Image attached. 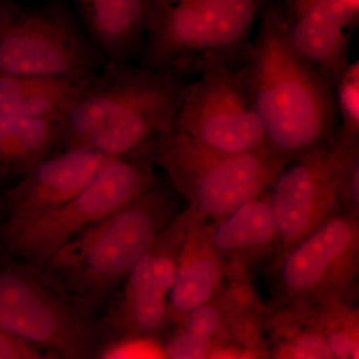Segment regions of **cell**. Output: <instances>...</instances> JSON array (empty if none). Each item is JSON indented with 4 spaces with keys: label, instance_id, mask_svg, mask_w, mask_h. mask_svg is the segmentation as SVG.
I'll use <instances>...</instances> for the list:
<instances>
[{
    "label": "cell",
    "instance_id": "6da1fadb",
    "mask_svg": "<svg viewBox=\"0 0 359 359\" xmlns=\"http://www.w3.org/2000/svg\"><path fill=\"white\" fill-rule=\"evenodd\" d=\"M261 27L236 69L254 104L273 154L290 163L334 140L339 111L327 77L290 44L273 1Z\"/></svg>",
    "mask_w": 359,
    "mask_h": 359
},
{
    "label": "cell",
    "instance_id": "7a4b0ae2",
    "mask_svg": "<svg viewBox=\"0 0 359 359\" xmlns=\"http://www.w3.org/2000/svg\"><path fill=\"white\" fill-rule=\"evenodd\" d=\"M187 80L130 62H105L59 120L61 150L120 157L174 128Z\"/></svg>",
    "mask_w": 359,
    "mask_h": 359
},
{
    "label": "cell",
    "instance_id": "3957f363",
    "mask_svg": "<svg viewBox=\"0 0 359 359\" xmlns=\"http://www.w3.org/2000/svg\"><path fill=\"white\" fill-rule=\"evenodd\" d=\"M271 0H146L141 65L186 80L212 66L237 68Z\"/></svg>",
    "mask_w": 359,
    "mask_h": 359
},
{
    "label": "cell",
    "instance_id": "277c9868",
    "mask_svg": "<svg viewBox=\"0 0 359 359\" xmlns=\"http://www.w3.org/2000/svg\"><path fill=\"white\" fill-rule=\"evenodd\" d=\"M177 203L173 188L155 186L72 238L46 264L81 297L97 299L126 278L171 223Z\"/></svg>",
    "mask_w": 359,
    "mask_h": 359
},
{
    "label": "cell",
    "instance_id": "5b68a950",
    "mask_svg": "<svg viewBox=\"0 0 359 359\" xmlns=\"http://www.w3.org/2000/svg\"><path fill=\"white\" fill-rule=\"evenodd\" d=\"M153 161L198 218L214 222L268 192L289 163L269 148L226 155L200 147L176 126L156 138Z\"/></svg>",
    "mask_w": 359,
    "mask_h": 359
},
{
    "label": "cell",
    "instance_id": "8992f818",
    "mask_svg": "<svg viewBox=\"0 0 359 359\" xmlns=\"http://www.w3.org/2000/svg\"><path fill=\"white\" fill-rule=\"evenodd\" d=\"M155 139L110 158L86 188L55 211L32 221L6 223L7 244L26 259L46 264L82 231L154 188L158 185L152 167Z\"/></svg>",
    "mask_w": 359,
    "mask_h": 359
},
{
    "label": "cell",
    "instance_id": "52a82bcc",
    "mask_svg": "<svg viewBox=\"0 0 359 359\" xmlns=\"http://www.w3.org/2000/svg\"><path fill=\"white\" fill-rule=\"evenodd\" d=\"M101 63L98 50L60 2L30 8L0 0V73L85 80Z\"/></svg>",
    "mask_w": 359,
    "mask_h": 359
},
{
    "label": "cell",
    "instance_id": "ba28073f",
    "mask_svg": "<svg viewBox=\"0 0 359 359\" xmlns=\"http://www.w3.org/2000/svg\"><path fill=\"white\" fill-rule=\"evenodd\" d=\"M358 138L337 130L334 140L280 170L269 190L283 256L341 210L339 190Z\"/></svg>",
    "mask_w": 359,
    "mask_h": 359
},
{
    "label": "cell",
    "instance_id": "9c48e42d",
    "mask_svg": "<svg viewBox=\"0 0 359 359\" xmlns=\"http://www.w3.org/2000/svg\"><path fill=\"white\" fill-rule=\"evenodd\" d=\"M176 125L194 143L219 154L268 148L254 104L237 69L229 66H212L186 84Z\"/></svg>",
    "mask_w": 359,
    "mask_h": 359
},
{
    "label": "cell",
    "instance_id": "30bf717a",
    "mask_svg": "<svg viewBox=\"0 0 359 359\" xmlns=\"http://www.w3.org/2000/svg\"><path fill=\"white\" fill-rule=\"evenodd\" d=\"M356 217L340 210L283 255L280 287L290 299H323L348 282L358 259Z\"/></svg>",
    "mask_w": 359,
    "mask_h": 359
},
{
    "label": "cell",
    "instance_id": "8fae6325",
    "mask_svg": "<svg viewBox=\"0 0 359 359\" xmlns=\"http://www.w3.org/2000/svg\"><path fill=\"white\" fill-rule=\"evenodd\" d=\"M290 44L323 72L334 89L348 67V48L358 18V0H271Z\"/></svg>",
    "mask_w": 359,
    "mask_h": 359
},
{
    "label": "cell",
    "instance_id": "7c38bea8",
    "mask_svg": "<svg viewBox=\"0 0 359 359\" xmlns=\"http://www.w3.org/2000/svg\"><path fill=\"white\" fill-rule=\"evenodd\" d=\"M71 304L32 273L0 266V330L23 342L62 346L74 327Z\"/></svg>",
    "mask_w": 359,
    "mask_h": 359
},
{
    "label": "cell",
    "instance_id": "4fadbf2b",
    "mask_svg": "<svg viewBox=\"0 0 359 359\" xmlns=\"http://www.w3.org/2000/svg\"><path fill=\"white\" fill-rule=\"evenodd\" d=\"M109 159L89 149H66L45 158L7 192L6 223L32 221L62 207Z\"/></svg>",
    "mask_w": 359,
    "mask_h": 359
},
{
    "label": "cell",
    "instance_id": "5bb4252c",
    "mask_svg": "<svg viewBox=\"0 0 359 359\" xmlns=\"http://www.w3.org/2000/svg\"><path fill=\"white\" fill-rule=\"evenodd\" d=\"M187 224L186 211L172 219L125 278L120 311L125 320L137 330L154 332L169 314L168 302Z\"/></svg>",
    "mask_w": 359,
    "mask_h": 359
},
{
    "label": "cell",
    "instance_id": "9a60e30c",
    "mask_svg": "<svg viewBox=\"0 0 359 359\" xmlns=\"http://www.w3.org/2000/svg\"><path fill=\"white\" fill-rule=\"evenodd\" d=\"M188 212V224L182 245L168 313L186 318L195 309L211 302L224 278L221 256L212 249L204 219Z\"/></svg>",
    "mask_w": 359,
    "mask_h": 359
},
{
    "label": "cell",
    "instance_id": "2e32d148",
    "mask_svg": "<svg viewBox=\"0 0 359 359\" xmlns=\"http://www.w3.org/2000/svg\"><path fill=\"white\" fill-rule=\"evenodd\" d=\"M89 39L105 62H130L143 48L146 0H74Z\"/></svg>",
    "mask_w": 359,
    "mask_h": 359
},
{
    "label": "cell",
    "instance_id": "e0dca14e",
    "mask_svg": "<svg viewBox=\"0 0 359 359\" xmlns=\"http://www.w3.org/2000/svg\"><path fill=\"white\" fill-rule=\"evenodd\" d=\"M86 81L0 73V114L59 121Z\"/></svg>",
    "mask_w": 359,
    "mask_h": 359
},
{
    "label": "cell",
    "instance_id": "ac0fdd59",
    "mask_svg": "<svg viewBox=\"0 0 359 359\" xmlns=\"http://www.w3.org/2000/svg\"><path fill=\"white\" fill-rule=\"evenodd\" d=\"M58 144V120L0 114V180L20 179Z\"/></svg>",
    "mask_w": 359,
    "mask_h": 359
},
{
    "label": "cell",
    "instance_id": "d6986e66",
    "mask_svg": "<svg viewBox=\"0 0 359 359\" xmlns=\"http://www.w3.org/2000/svg\"><path fill=\"white\" fill-rule=\"evenodd\" d=\"M209 241L219 256H241L278 242L269 191L208 226Z\"/></svg>",
    "mask_w": 359,
    "mask_h": 359
},
{
    "label": "cell",
    "instance_id": "ffe728a7",
    "mask_svg": "<svg viewBox=\"0 0 359 359\" xmlns=\"http://www.w3.org/2000/svg\"><path fill=\"white\" fill-rule=\"evenodd\" d=\"M337 111L342 120V133L358 138L359 131V65H349L335 86Z\"/></svg>",
    "mask_w": 359,
    "mask_h": 359
},
{
    "label": "cell",
    "instance_id": "44dd1931",
    "mask_svg": "<svg viewBox=\"0 0 359 359\" xmlns=\"http://www.w3.org/2000/svg\"><path fill=\"white\" fill-rule=\"evenodd\" d=\"M210 340L192 334L188 330L180 332L167 347L169 359H205Z\"/></svg>",
    "mask_w": 359,
    "mask_h": 359
},
{
    "label": "cell",
    "instance_id": "7402d4cb",
    "mask_svg": "<svg viewBox=\"0 0 359 359\" xmlns=\"http://www.w3.org/2000/svg\"><path fill=\"white\" fill-rule=\"evenodd\" d=\"M292 359H335L325 337L316 332H306L287 348Z\"/></svg>",
    "mask_w": 359,
    "mask_h": 359
},
{
    "label": "cell",
    "instance_id": "603a6c76",
    "mask_svg": "<svg viewBox=\"0 0 359 359\" xmlns=\"http://www.w3.org/2000/svg\"><path fill=\"white\" fill-rule=\"evenodd\" d=\"M185 318L186 330L209 340L218 332L222 323L221 313L211 302L195 309Z\"/></svg>",
    "mask_w": 359,
    "mask_h": 359
},
{
    "label": "cell",
    "instance_id": "cb8c5ba5",
    "mask_svg": "<svg viewBox=\"0 0 359 359\" xmlns=\"http://www.w3.org/2000/svg\"><path fill=\"white\" fill-rule=\"evenodd\" d=\"M20 341L0 330V359H30Z\"/></svg>",
    "mask_w": 359,
    "mask_h": 359
},
{
    "label": "cell",
    "instance_id": "d4e9b609",
    "mask_svg": "<svg viewBox=\"0 0 359 359\" xmlns=\"http://www.w3.org/2000/svg\"><path fill=\"white\" fill-rule=\"evenodd\" d=\"M327 340L335 359L346 358L353 353V344L346 334H334Z\"/></svg>",
    "mask_w": 359,
    "mask_h": 359
},
{
    "label": "cell",
    "instance_id": "484cf974",
    "mask_svg": "<svg viewBox=\"0 0 359 359\" xmlns=\"http://www.w3.org/2000/svg\"><path fill=\"white\" fill-rule=\"evenodd\" d=\"M278 359H292V356L290 355L289 351H287V348L283 351V353L280 354V358Z\"/></svg>",
    "mask_w": 359,
    "mask_h": 359
}]
</instances>
